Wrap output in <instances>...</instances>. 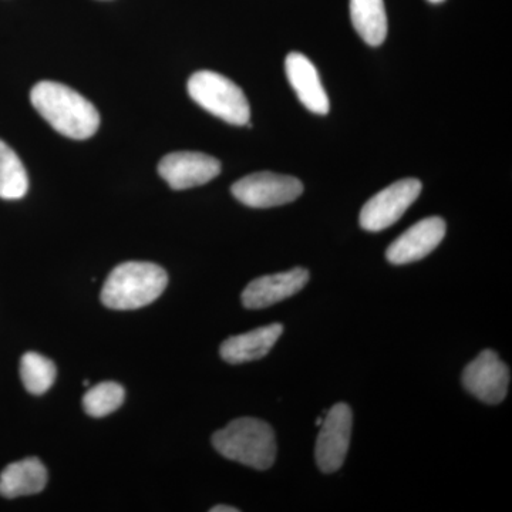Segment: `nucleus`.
<instances>
[{
  "label": "nucleus",
  "mask_w": 512,
  "mask_h": 512,
  "mask_svg": "<svg viewBox=\"0 0 512 512\" xmlns=\"http://www.w3.org/2000/svg\"><path fill=\"white\" fill-rule=\"evenodd\" d=\"M30 101L57 133L73 140H87L100 127V114L86 97L56 82H40L30 92Z\"/></svg>",
  "instance_id": "1"
},
{
  "label": "nucleus",
  "mask_w": 512,
  "mask_h": 512,
  "mask_svg": "<svg viewBox=\"0 0 512 512\" xmlns=\"http://www.w3.org/2000/svg\"><path fill=\"white\" fill-rule=\"evenodd\" d=\"M168 275L151 262H124L111 271L101 291V302L114 311L144 308L160 298Z\"/></svg>",
  "instance_id": "2"
},
{
  "label": "nucleus",
  "mask_w": 512,
  "mask_h": 512,
  "mask_svg": "<svg viewBox=\"0 0 512 512\" xmlns=\"http://www.w3.org/2000/svg\"><path fill=\"white\" fill-rule=\"evenodd\" d=\"M212 444L221 456L256 470H268L275 463V433L262 420L241 417L231 421L212 436Z\"/></svg>",
  "instance_id": "3"
},
{
  "label": "nucleus",
  "mask_w": 512,
  "mask_h": 512,
  "mask_svg": "<svg viewBox=\"0 0 512 512\" xmlns=\"http://www.w3.org/2000/svg\"><path fill=\"white\" fill-rule=\"evenodd\" d=\"M188 94L198 106L234 126H248L251 109L241 87L220 73L201 70L188 80Z\"/></svg>",
  "instance_id": "4"
},
{
  "label": "nucleus",
  "mask_w": 512,
  "mask_h": 512,
  "mask_svg": "<svg viewBox=\"0 0 512 512\" xmlns=\"http://www.w3.org/2000/svg\"><path fill=\"white\" fill-rule=\"evenodd\" d=\"M232 195L251 208H272L301 197L303 184L291 175L262 171L241 178L231 187Z\"/></svg>",
  "instance_id": "5"
},
{
  "label": "nucleus",
  "mask_w": 512,
  "mask_h": 512,
  "mask_svg": "<svg viewBox=\"0 0 512 512\" xmlns=\"http://www.w3.org/2000/svg\"><path fill=\"white\" fill-rule=\"evenodd\" d=\"M421 188L423 185L416 178H406L384 188L362 208L360 227L369 232L392 227L419 198Z\"/></svg>",
  "instance_id": "6"
},
{
  "label": "nucleus",
  "mask_w": 512,
  "mask_h": 512,
  "mask_svg": "<svg viewBox=\"0 0 512 512\" xmlns=\"http://www.w3.org/2000/svg\"><path fill=\"white\" fill-rule=\"evenodd\" d=\"M352 427L353 414L348 404H335L323 417L315 451L316 463L322 473H335L345 463Z\"/></svg>",
  "instance_id": "7"
},
{
  "label": "nucleus",
  "mask_w": 512,
  "mask_h": 512,
  "mask_svg": "<svg viewBox=\"0 0 512 512\" xmlns=\"http://www.w3.org/2000/svg\"><path fill=\"white\" fill-rule=\"evenodd\" d=\"M510 369L494 350H484L464 369L467 392L487 404H498L507 397Z\"/></svg>",
  "instance_id": "8"
},
{
  "label": "nucleus",
  "mask_w": 512,
  "mask_h": 512,
  "mask_svg": "<svg viewBox=\"0 0 512 512\" xmlns=\"http://www.w3.org/2000/svg\"><path fill=\"white\" fill-rule=\"evenodd\" d=\"M220 173V160L194 151L168 154L158 164V174L165 183L177 191L210 183Z\"/></svg>",
  "instance_id": "9"
},
{
  "label": "nucleus",
  "mask_w": 512,
  "mask_h": 512,
  "mask_svg": "<svg viewBox=\"0 0 512 512\" xmlns=\"http://www.w3.org/2000/svg\"><path fill=\"white\" fill-rule=\"evenodd\" d=\"M444 235H446V222L443 218H424L392 242V245L387 248V261L393 265H406L420 261L439 247Z\"/></svg>",
  "instance_id": "10"
},
{
  "label": "nucleus",
  "mask_w": 512,
  "mask_h": 512,
  "mask_svg": "<svg viewBox=\"0 0 512 512\" xmlns=\"http://www.w3.org/2000/svg\"><path fill=\"white\" fill-rule=\"evenodd\" d=\"M308 282L309 272L305 268L261 276L254 279L242 292V303L247 309L268 308L301 292Z\"/></svg>",
  "instance_id": "11"
},
{
  "label": "nucleus",
  "mask_w": 512,
  "mask_h": 512,
  "mask_svg": "<svg viewBox=\"0 0 512 512\" xmlns=\"http://www.w3.org/2000/svg\"><path fill=\"white\" fill-rule=\"evenodd\" d=\"M285 70L289 83L303 106L320 116L328 114V94L323 89L315 64L302 53H291L286 57Z\"/></svg>",
  "instance_id": "12"
},
{
  "label": "nucleus",
  "mask_w": 512,
  "mask_h": 512,
  "mask_svg": "<svg viewBox=\"0 0 512 512\" xmlns=\"http://www.w3.org/2000/svg\"><path fill=\"white\" fill-rule=\"evenodd\" d=\"M282 333H284V326L281 323H272L244 335L231 336L221 345L222 359L231 365H241V363L262 359L271 352Z\"/></svg>",
  "instance_id": "13"
},
{
  "label": "nucleus",
  "mask_w": 512,
  "mask_h": 512,
  "mask_svg": "<svg viewBox=\"0 0 512 512\" xmlns=\"http://www.w3.org/2000/svg\"><path fill=\"white\" fill-rule=\"evenodd\" d=\"M47 470L39 458H25L9 464L0 474V495L18 498L45 490Z\"/></svg>",
  "instance_id": "14"
},
{
  "label": "nucleus",
  "mask_w": 512,
  "mask_h": 512,
  "mask_svg": "<svg viewBox=\"0 0 512 512\" xmlns=\"http://www.w3.org/2000/svg\"><path fill=\"white\" fill-rule=\"evenodd\" d=\"M350 18L367 45L380 46L386 40L387 16L383 0H350Z\"/></svg>",
  "instance_id": "15"
},
{
  "label": "nucleus",
  "mask_w": 512,
  "mask_h": 512,
  "mask_svg": "<svg viewBox=\"0 0 512 512\" xmlns=\"http://www.w3.org/2000/svg\"><path fill=\"white\" fill-rule=\"evenodd\" d=\"M29 190V178L18 154L0 140V198L20 200Z\"/></svg>",
  "instance_id": "16"
},
{
  "label": "nucleus",
  "mask_w": 512,
  "mask_h": 512,
  "mask_svg": "<svg viewBox=\"0 0 512 512\" xmlns=\"http://www.w3.org/2000/svg\"><path fill=\"white\" fill-rule=\"evenodd\" d=\"M56 375L55 363L39 353H26L20 360V377H22L23 386L29 393L36 396L46 393L53 386Z\"/></svg>",
  "instance_id": "17"
},
{
  "label": "nucleus",
  "mask_w": 512,
  "mask_h": 512,
  "mask_svg": "<svg viewBox=\"0 0 512 512\" xmlns=\"http://www.w3.org/2000/svg\"><path fill=\"white\" fill-rule=\"evenodd\" d=\"M126 390L119 383L103 382L92 387L83 397L84 412L92 417H106L120 409Z\"/></svg>",
  "instance_id": "18"
},
{
  "label": "nucleus",
  "mask_w": 512,
  "mask_h": 512,
  "mask_svg": "<svg viewBox=\"0 0 512 512\" xmlns=\"http://www.w3.org/2000/svg\"><path fill=\"white\" fill-rule=\"evenodd\" d=\"M238 508L229 507V505H217V507L211 508V512H238Z\"/></svg>",
  "instance_id": "19"
},
{
  "label": "nucleus",
  "mask_w": 512,
  "mask_h": 512,
  "mask_svg": "<svg viewBox=\"0 0 512 512\" xmlns=\"http://www.w3.org/2000/svg\"><path fill=\"white\" fill-rule=\"evenodd\" d=\"M322 421H323V417H319V419L316 420V424H318V426H320V424H322Z\"/></svg>",
  "instance_id": "20"
},
{
  "label": "nucleus",
  "mask_w": 512,
  "mask_h": 512,
  "mask_svg": "<svg viewBox=\"0 0 512 512\" xmlns=\"http://www.w3.org/2000/svg\"><path fill=\"white\" fill-rule=\"evenodd\" d=\"M431 3H440L443 2V0H430Z\"/></svg>",
  "instance_id": "21"
}]
</instances>
